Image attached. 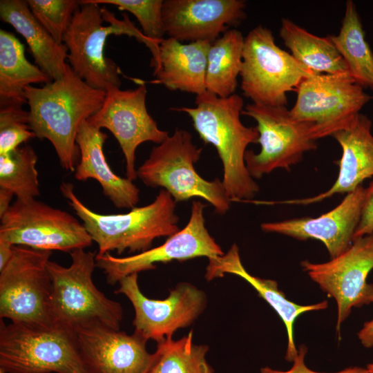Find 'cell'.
<instances>
[{"mask_svg": "<svg viewBox=\"0 0 373 373\" xmlns=\"http://www.w3.org/2000/svg\"><path fill=\"white\" fill-rule=\"evenodd\" d=\"M25 96L28 124L35 137L48 140L61 167L75 172L79 157L78 130L102 107L106 91L90 86L67 64L61 78L41 87L28 86Z\"/></svg>", "mask_w": 373, "mask_h": 373, "instance_id": "cell-1", "label": "cell"}, {"mask_svg": "<svg viewBox=\"0 0 373 373\" xmlns=\"http://www.w3.org/2000/svg\"><path fill=\"white\" fill-rule=\"evenodd\" d=\"M195 104L171 109L186 113L200 139L216 149L223 166L222 184L230 200H252L259 186L249 174L245 157L247 147L258 143L259 134L256 126H246L240 120L242 97L236 93L219 97L206 91L196 96Z\"/></svg>", "mask_w": 373, "mask_h": 373, "instance_id": "cell-2", "label": "cell"}, {"mask_svg": "<svg viewBox=\"0 0 373 373\" xmlns=\"http://www.w3.org/2000/svg\"><path fill=\"white\" fill-rule=\"evenodd\" d=\"M59 189L93 241L97 243V256L113 251L118 254L126 250L140 253L151 249L155 239L169 237L180 230L176 202L164 189L150 204L119 214H102L92 211L77 197L70 182H62Z\"/></svg>", "mask_w": 373, "mask_h": 373, "instance_id": "cell-3", "label": "cell"}, {"mask_svg": "<svg viewBox=\"0 0 373 373\" xmlns=\"http://www.w3.org/2000/svg\"><path fill=\"white\" fill-rule=\"evenodd\" d=\"M202 151L189 131L176 128L152 149L149 157L137 169V178L147 186L163 188L176 203L200 198L211 204L218 213L224 214L231 201L222 180H205L194 167Z\"/></svg>", "mask_w": 373, "mask_h": 373, "instance_id": "cell-4", "label": "cell"}, {"mask_svg": "<svg viewBox=\"0 0 373 373\" xmlns=\"http://www.w3.org/2000/svg\"><path fill=\"white\" fill-rule=\"evenodd\" d=\"M122 21L99 4L81 1L63 37L72 70L90 86L103 90L119 88V67L104 56V44L111 34H125L137 40L142 33L123 14Z\"/></svg>", "mask_w": 373, "mask_h": 373, "instance_id": "cell-5", "label": "cell"}, {"mask_svg": "<svg viewBox=\"0 0 373 373\" xmlns=\"http://www.w3.org/2000/svg\"><path fill=\"white\" fill-rule=\"evenodd\" d=\"M69 267L49 260L52 283L51 314L54 324L74 329L84 324L99 323L119 330L123 310L119 302L106 297L95 285L93 273L96 254L77 249L70 253Z\"/></svg>", "mask_w": 373, "mask_h": 373, "instance_id": "cell-6", "label": "cell"}, {"mask_svg": "<svg viewBox=\"0 0 373 373\" xmlns=\"http://www.w3.org/2000/svg\"><path fill=\"white\" fill-rule=\"evenodd\" d=\"M0 369L6 373H88L74 329L0 321Z\"/></svg>", "mask_w": 373, "mask_h": 373, "instance_id": "cell-7", "label": "cell"}, {"mask_svg": "<svg viewBox=\"0 0 373 373\" xmlns=\"http://www.w3.org/2000/svg\"><path fill=\"white\" fill-rule=\"evenodd\" d=\"M51 251L14 245L12 258L0 271V317L11 323L48 327L52 283L48 269Z\"/></svg>", "mask_w": 373, "mask_h": 373, "instance_id": "cell-8", "label": "cell"}, {"mask_svg": "<svg viewBox=\"0 0 373 373\" xmlns=\"http://www.w3.org/2000/svg\"><path fill=\"white\" fill-rule=\"evenodd\" d=\"M315 74L280 48L270 29L258 25L245 37L240 88L252 103L286 106L287 93Z\"/></svg>", "mask_w": 373, "mask_h": 373, "instance_id": "cell-9", "label": "cell"}, {"mask_svg": "<svg viewBox=\"0 0 373 373\" xmlns=\"http://www.w3.org/2000/svg\"><path fill=\"white\" fill-rule=\"evenodd\" d=\"M295 92L296 99L290 113L307 126L316 141L349 125L372 99L348 72L307 77Z\"/></svg>", "mask_w": 373, "mask_h": 373, "instance_id": "cell-10", "label": "cell"}, {"mask_svg": "<svg viewBox=\"0 0 373 373\" xmlns=\"http://www.w3.org/2000/svg\"><path fill=\"white\" fill-rule=\"evenodd\" d=\"M0 219V239L12 245L70 254L93 242L75 217L36 198L16 199Z\"/></svg>", "mask_w": 373, "mask_h": 373, "instance_id": "cell-11", "label": "cell"}, {"mask_svg": "<svg viewBox=\"0 0 373 373\" xmlns=\"http://www.w3.org/2000/svg\"><path fill=\"white\" fill-rule=\"evenodd\" d=\"M242 115L256 122L260 151L245 153L247 169L253 178L260 179L277 169L289 171L299 163L304 154L317 148L306 125L294 119L286 106H271L251 103Z\"/></svg>", "mask_w": 373, "mask_h": 373, "instance_id": "cell-12", "label": "cell"}, {"mask_svg": "<svg viewBox=\"0 0 373 373\" xmlns=\"http://www.w3.org/2000/svg\"><path fill=\"white\" fill-rule=\"evenodd\" d=\"M205 207L199 200L193 201L187 224L162 245L126 257H115L110 253L96 254V267L103 271L108 283L115 285L126 276L155 269L157 263L182 262L198 257L210 260L224 255L205 226Z\"/></svg>", "mask_w": 373, "mask_h": 373, "instance_id": "cell-13", "label": "cell"}, {"mask_svg": "<svg viewBox=\"0 0 373 373\" xmlns=\"http://www.w3.org/2000/svg\"><path fill=\"white\" fill-rule=\"evenodd\" d=\"M119 287L115 291L131 301L135 312L133 321L134 333L157 343L179 329L191 325L204 312L207 305L206 294L195 285L182 282L162 300L151 299L141 291L138 274L122 278Z\"/></svg>", "mask_w": 373, "mask_h": 373, "instance_id": "cell-14", "label": "cell"}, {"mask_svg": "<svg viewBox=\"0 0 373 373\" xmlns=\"http://www.w3.org/2000/svg\"><path fill=\"white\" fill-rule=\"evenodd\" d=\"M300 265L336 300L338 334L353 307L372 303L373 284L367 283V278L373 269V233L354 240L344 252L327 262L303 260Z\"/></svg>", "mask_w": 373, "mask_h": 373, "instance_id": "cell-15", "label": "cell"}, {"mask_svg": "<svg viewBox=\"0 0 373 373\" xmlns=\"http://www.w3.org/2000/svg\"><path fill=\"white\" fill-rule=\"evenodd\" d=\"M147 90L144 83L135 89L112 88L106 91L102 107L87 121L102 130L108 129L115 137L124 156L126 178H137L135 153L142 143L160 144L169 135L161 130L146 106Z\"/></svg>", "mask_w": 373, "mask_h": 373, "instance_id": "cell-16", "label": "cell"}, {"mask_svg": "<svg viewBox=\"0 0 373 373\" xmlns=\"http://www.w3.org/2000/svg\"><path fill=\"white\" fill-rule=\"evenodd\" d=\"M88 373H149L154 361L147 341L135 333L113 329L99 323L74 329Z\"/></svg>", "mask_w": 373, "mask_h": 373, "instance_id": "cell-17", "label": "cell"}, {"mask_svg": "<svg viewBox=\"0 0 373 373\" xmlns=\"http://www.w3.org/2000/svg\"><path fill=\"white\" fill-rule=\"evenodd\" d=\"M242 0H165V35L180 42L215 41L246 18Z\"/></svg>", "mask_w": 373, "mask_h": 373, "instance_id": "cell-18", "label": "cell"}, {"mask_svg": "<svg viewBox=\"0 0 373 373\" xmlns=\"http://www.w3.org/2000/svg\"><path fill=\"white\" fill-rule=\"evenodd\" d=\"M366 188L362 185L347 194L333 209L316 218H292L264 222L261 229L300 240L316 239L325 246L331 258L348 249L359 223Z\"/></svg>", "mask_w": 373, "mask_h": 373, "instance_id": "cell-19", "label": "cell"}, {"mask_svg": "<svg viewBox=\"0 0 373 373\" xmlns=\"http://www.w3.org/2000/svg\"><path fill=\"white\" fill-rule=\"evenodd\" d=\"M372 122L358 114L346 127L332 135L342 149L338 162L339 173L334 184L315 196L282 201H262L261 204L307 205L320 202L335 194L349 193L373 176V135Z\"/></svg>", "mask_w": 373, "mask_h": 373, "instance_id": "cell-20", "label": "cell"}, {"mask_svg": "<svg viewBox=\"0 0 373 373\" xmlns=\"http://www.w3.org/2000/svg\"><path fill=\"white\" fill-rule=\"evenodd\" d=\"M107 137L87 120L81 124L76 137L80 159L74 177L77 181H97L104 195L116 208L133 209L140 200V189L133 181L115 174L110 167L103 150Z\"/></svg>", "mask_w": 373, "mask_h": 373, "instance_id": "cell-21", "label": "cell"}, {"mask_svg": "<svg viewBox=\"0 0 373 373\" xmlns=\"http://www.w3.org/2000/svg\"><path fill=\"white\" fill-rule=\"evenodd\" d=\"M211 43L207 41L183 44L173 38L163 39L157 55L151 59L155 82L170 90L199 95L207 91V55Z\"/></svg>", "mask_w": 373, "mask_h": 373, "instance_id": "cell-22", "label": "cell"}, {"mask_svg": "<svg viewBox=\"0 0 373 373\" xmlns=\"http://www.w3.org/2000/svg\"><path fill=\"white\" fill-rule=\"evenodd\" d=\"M226 274H233L243 278L280 316L285 324L287 335L285 359L293 362L298 354L294 336V325L296 318L307 312L326 309L328 305L327 301L323 300L305 305L290 301L278 289L276 280L254 276L245 269L240 257L238 247L236 244H233L224 255L209 260L204 277L207 281H211L217 278H222Z\"/></svg>", "mask_w": 373, "mask_h": 373, "instance_id": "cell-23", "label": "cell"}, {"mask_svg": "<svg viewBox=\"0 0 373 373\" xmlns=\"http://www.w3.org/2000/svg\"><path fill=\"white\" fill-rule=\"evenodd\" d=\"M0 18L26 40L36 65L52 80L61 78L67 64L68 48L57 43L30 11L27 1L1 0Z\"/></svg>", "mask_w": 373, "mask_h": 373, "instance_id": "cell-24", "label": "cell"}, {"mask_svg": "<svg viewBox=\"0 0 373 373\" xmlns=\"http://www.w3.org/2000/svg\"><path fill=\"white\" fill-rule=\"evenodd\" d=\"M52 79L26 57L23 44L12 33L0 30V107L27 104L25 88L48 84Z\"/></svg>", "mask_w": 373, "mask_h": 373, "instance_id": "cell-25", "label": "cell"}, {"mask_svg": "<svg viewBox=\"0 0 373 373\" xmlns=\"http://www.w3.org/2000/svg\"><path fill=\"white\" fill-rule=\"evenodd\" d=\"M279 36L294 59L316 74L348 72L330 35L318 37L284 18L281 20Z\"/></svg>", "mask_w": 373, "mask_h": 373, "instance_id": "cell-26", "label": "cell"}, {"mask_svg": "<svg viewBox=\"0 0 373 373\" xmlns=\"http://www.w3.org/2000/svg\"><path fill=\"white\" fill-rule=\"evenodd\" d=\"M244 41L240 31L230 28L211 43L207 55V91L224 98L235 94L242 68Z\"/></svg>", "mask_w": 373, "mask_h": 373, "instance_id": "cell-27", "label": "cell"}, {"mask_svg": "<svg viewBox=\"0 0 373 373\" xmlns=\"http://www.w3.org/2000/svg\"><path fill=\"white\" fill-rule=\"evenodd\" d=\"M330 37L356 83L363 88L373 89V53L352 1L345 3L338 34Z\"/></svg>", "mask_w": 373, "mask_h": 373, "instance_id": "cell-28", "label": "cell"}, {"mask_svg": "<svg viewBox=\"0 0 373 373\" xmlns=\"http://www.w3.org/2000/svg\"><path fill=\"white\" fill-rule=\"evenodd\" d=\"M208 351V345L194 343L193 330L178 340L167 338L157 343L149 373H213Z\"/></svg>", "mask_w": 373, "mask_h": 373, "instance_id": "cell-29", "label": "cell"}, {"mask_svg": "<svg viewBox=\"0 0 373 373\" xmlns=\"http://www.w3.org/2000/svg\"><path fill=\"white\" fill-rule=\"evenodd\" d=\"M37 160L38 156L30 145L0 155V189L11 192L19 200L39 196Z\"/></svg>", "mask_w": 373, "mask_h": 373, "instance_id": "cell-30", "label": "cell"}, {"mask_svg": "<svg viewBox=\"0 0 373 373\" xmlns=\"http://www.w3.org/2000/svg\"><path fill=\"white\" fill-rule=\"evenodd\" d=\"M29 8L37 20L54 39L63 44L73 17L81 6L77 0H28Z\"/></svg>", "mask_w": 373, "mask_h": 373, "instance_id": "cell-31", "label": "cell"}, {"mask_svg": "<svg viewBox=\"0 0 373 373\" xmlns=\"http://www.w3.org/2000/svg\"><path fill=\"white\" fill-rule=\"evenodd\" d=\"M86 3L114 5L133 14L139 21L144 35L159 46L164 39L162 22L163 0H83Z\"/></svg>", "mask_w": 373, "mask_h": 373, "instance_id": "cell-32", "label": "cell"}, {"mask_svg": "<svg viewBox=\"0 0 373 373\" xmlns=\"http://www.w3.org/2000/svg\"><path fill=\"white\" fill-rule=\"evenodd\" d=\"M28 120L29 113L22 106L0 107V155L8 154L36 137Z\"/></svg>", "mask_w": 373, "mask_h": 373, "instance_id": "cell-33", "label": "cell"}, {"mask_svg": "<svg viewBox=\"0 0 373 373\" xmlns=\"http://www.w3.org/2000/svg\"><path fill=\"white\" fill-rule=\"evenodd\" d=\"M307 348L305 345H300L298 354L293 361L291 367L286 371L272 369L269 367H264L260 369L261 373H368L367 369L360 367H350L335 372H320L308 368L305 363V355Z\"/></svg>", "mask_w": 373, "mask_h": 373, "instance_id": "cell-34", "label": "cell"}, {"mask_svg": "<svg viewBox=\"0 0 373 373\" xmlns=\"http://www.w3.org/2000/svg\"><path fill=\"white\" fill-rule=\"evenodd\" d=\"M372 233H373V181L366 188L361 216L353 241Z\"/></svg>", "mask_w": 373, "mask_h": 373, "instance_id": "cell-35", "label": "cell"}, {"mask_svg": "<svg viewBox=\"0 0 373 373\" xmlns=\"http://www.w3.org/2000/svg\"><path fill=\"white\" fill-rule=\"evenodd\" d=\"M372 303H373V298ZM358 338L365 347H373V319L364 323L358 333Z\"/></svg>", "mask_w": 373, "mask_h": 373, "instance_id": "cell-36", "label": "cell"}, {"mask_svg": "<svg viewBox=\"0 0 373 373\" xmlns=\"http://www.w3.org/2000/svg\"><path fill=\"white\" fill-rule=\"evenodd\" d=\"M13 246L9 242L0 239V271L5 267L12 258Z\"/></svg>", "mask_w": 373, "mask_h": 373, "instance_id": "cell-37", "label": "cell"}, {"mask_svg": "<svg viewBox=\"0 0 373 373\" xmlns=\"http://www.w3.org/2000/svg\"><path fill=\"white\" fill-rule=\"evenodd\" d=\"M14 195L5 189H0V217L2 216L9 209L11 200Z\"/></svg>", "mask_w": 373, "mask_h": 373, "instance_id": "cell-38", "label": "cell"}, {"mask_svg": "<svg viewBox=\"0 0 373 373\" xmlns=\"http://www.w3.org/2000/svg\"><path fill=\"white\" fill-rule=\"evenodd\" d=\"M366 369L368 373H373V362L368 364Z\"/></svg>", "mask_w": 373, "mask_h": 373, "instance_id": "cell-39", "label": "cell"}, {"mask_svg": "<svg viewBox=\"0 0 373 373\" xmlns=\"http://www.w3.org/2000/svg\"><path fill=\"white\" fill-rule=\"evenodd\" d=\"M0 373H6V372H3L2 370L0 369Z\"/></svg>", "mask_w": 373, "mask_h": 373, "instance_id": "cell-40", "label": "cell"}]
</instances>
